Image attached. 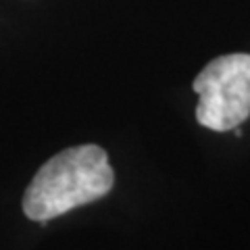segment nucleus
I'll list each match as a JSON object with an SVG mask.
<instances>
[{
	"mask_svg": "<svg viewBox=\"0 0 250 250\" xmlns=\"http://www.w3.org/2000/svg\"><path fill=\"white\" fill-rule=\"evenodd\" d=\"M196 121L213 131H231L250 117V54L217 57L194 80Z\"/></svg>",
	"mask_w": 250,
	"mask_h": 250,
	"instance_id": "nucleus-2",
	"label": "nucleus"
},
{
	"mask_svg": "<svg viewBox=\"0 0 250 250\" xmlns=\"http://www.w3.org/2000/svg\"><path fill=\"white\" fill-rule=\"evenodd\" d=\"M115 171L104 148L96 144L71 146L40 167L23 196L27 219L46 223L77 207L104 198L113 190Z\"/></svg>",
	"mask_w": 250,
	"mask_h": 250,
	"instance_id": "nucleus-1",
	"label": "nucleus"
}]
</instances>
